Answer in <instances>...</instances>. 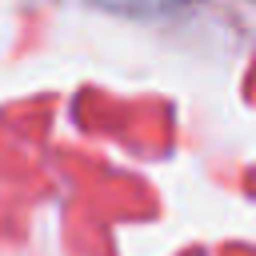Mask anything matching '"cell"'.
Segmentation results:
<instances>
[]
</instances>
